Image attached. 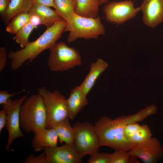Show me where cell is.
Segmentation results:
<instances>
[{
	"label": "cell",
	"instance_id": "10",
	"mask_svg": "<svg viewBox=\"0 0 163 163\" xmlns=\"http://www.w3.org/2000/svg\"><path fill=\"white\" fill-rule=\"evenodd\" d=\"M105 4L103 11L106 20L117 24L132 19L140 11V7H135L134 2L131 0L112 1Z\"/></svg>",
	"mask_w": 163,
	"mask_h": 163
},
{
	"label": "cell",
	"instance_id": "8",
	"mask_svg": "<svg viewBox=\"0 0 163 163\" xmlns=\"http://www.w3.org/2000/svg\"><path fill=\"white\" fill-rule=\"evenodd\" d=\"M72 127L75 147L82 158L98 151L101 146L94 125L88 121L77 122Z\"/></svg>",
	"mask_w": 163,
	"mask_h": 163
},
{
	"label": "cell",
	"instance_id": "7",
	"mask_svg": "<svg viewBox=\"0 0 163 163\" xmlns=\"http://www.w3.org/2000/svg\"><path fill=\"white\" fill-rule=\"evenodd\" d=\"M82 158L76 150L74 144L65 143L60 146L47 148L37 156L30 155L26 163H82Z\"/></svg>",
	"mask_w": 163,
	"mask_h": 163
},
{
	"label": "cell",
	"instance_id": "26",
	"mask_svg": "<svg viewBox=\"0 0 163 163\" xmlns=\"http://www.w3.org/2000/svg\"><path fill=\"white\" fill-rule=\"evenodd\" d=\"M140 126L138 122L131 123L126 124L124 129V133L125 137L131 141V139Z\"/></svg>",
	"mask_w": 163,
	"mask_h": 163
},
{
	"label": "cell",
	"instance_id": "5",
	"mask_svg": "<svg viewBox=\"0 0 163 163\" xmlns=\"http://www.w3.org/2000/svg\"><path fill=\"white\" fill-rule=\"evenodd\" d=\"M38 93L42 97L46 111V128H53L57 123L69 117L66 99L59 91L52 92L42 87L38 89Z\"/></svg>",
	"mask_w": 163,
	"mask_h": 163
},
{
	"label": "cell",
	"instance_id": "12",
	"mask_svg": "<svg viewBox=\"0 0 163 163\" xmlns=\"http://www.w3.org/2000/svg\"><path fill=\"white\" fill-rule=\"evenodd\" d=\"M139 7L146 26L154 28L163 22V0H143Z\"/></svg>",
	"mask_w": 163,
	"mask_h": 163
},
{
	"label": "cell",
	"instance_id": "6",
	"mask_svg": "<svg viewBox=\"0 0 163 163\" xmlns=\"http://www.w3.org/2000/svg\"><path fill=\"white\" fill-rule=\"evenodd\" d=\"M50 50L47 63L51 71L63 72L82 65L78 52L64 42L56 43Z\"/></svg>",
	"mask_w": 163,
	"mask_h": 163
},
{
	"label": "cell",
	"instance_id": "25",
	"mask_svg": "<svg viewBox=\"0 0 163 163\" xmlns=\"http://www.w3.org/2000/svg\"><path fill=\"white\" fill-rule=\"evenodd\" d=\"M111 154L96 152L90 155L88 163H110Z\"/></svg>",
	"mask_w": 163,
	"mask_h": 163
},
{
	"label": "cell",
	"instance_id": "3",
	"mask_svg": "<svg viewBox=\"0 0 163 163\" xmlns=\"http://www.w3.org/2000/svg\"><path fill=\"white\" fill-rule=\"evenodd\" d=\"M21 126L27 133L46 128V113L42 97L33 94L24 101L20 110Z\"/></svg>",
	"mask_w": 163,
	"mask_h": 163
},
{
	"label": "cell",
	"instance_id": "33",
	"mask_svg": "<svg viewBox=\"0 0 163 163\" xmlns=\"http://www.w3.org/2000/svg\"><path fill=\"white\" fill-rule=\"evenodd\" d=\"M101 4H106L108 2L109 0H100Z\"/></svg>",
	"mask_w": 163,
	"mask_h": 163
},
{
	"label": "cell",
	"instance_id": "23",
	"mask_svg": "<svg viewBox=\"0 0 163 163\" xmlns=\"http://www.w3.org/2000/svg\"><path fill=\"white\" fill-rule=\"evenodd\" d=\"M152 136L151 130L147 125H140L130 140L136 144L146 141L151 138Z\"/></svg>",
	"mask_w": 163,
	"mask_h": 163
},
{
	"label": "cell",
	"instance_id": "4",
	"mask_svg": "<svg viewBox=\"0 0 163 163\" xmlns=\"http://www.w3.org/2000/svg\"><path fill=\"white\" fill-rule=\"evenodd\" d=\"M105 31L99 16L87 18L75 13L71 20L67 22L64 32H69L67 42L71 43L78 38L97 39L104 34Z\"/></svg>",
	"mask_w": 163,
	"mask_h": 163
},
{
	"label": "cell",
	"instance_id": "30",
	"mask_svg": "<svg viewBox=\"0 0 163 163\" xmlns=\"http://www.w3.org/2000/svg\"><path fill=\"white\" fill-rule=\"evenodd\" d=\"M7 113L5 110L3 108L0 111V133H1L7 123Z\"/></svg>",
	"mask_w": 163,
	"mask_h": 163
},
{
	"label": "cell",
	"instance_id": "1",
	"mask_svg": "<svg viewBox=\"0 0 163 163\" xmlns=\"http://www.w3.org/2000/svg\"><path fill=\"white\" fill-rule=\"evenodd\" d=\"M67 22L61 19L47 28L37 40L29 42L23 48L15 51H11L8 56L11 60L10 66L13 70L19 69L26 61L32 62L43 51L50 50L61 37L64 32Z\"/></svg>",
	"mask_w": 163,
	"mask_h": 163
},
{
	"label": "cell",
	"instance_id": "14",
	"mask_svg": "<svg viewBox=\"0 0 163 163\" xmlns=\"http://www.w3.org/2000/svg\"><path fill=\"white\" fill-rule=\"evenodd\" d=\"M69 118L74 119L78 113L88 104L86 96L84 94L79 86L75 87L71 91L69 97L66 99Z\"/></svg>",
	"mask_w": 163,
	"mask_h": 163
},
{
	"label": "cell",
	"instance_id": "11",
	"mask_svg": "<svg viewBox=\"0 0 163 163\" xmlns=\"http://www.w3.org/2000/svg\"><path fill=\"white\" fill-rule=\"evenodd\" d=\"M129 152L130 155L139 158L144 163H156L163 158V147L157 138L152 137L135 145Z\"/></svg>",
	"mask_w": 163,
	"mask_h": 163
},
{
	"label": "cell",
	"instance_id": "17",
	"mask_svg": "<svg viewBox=\"0 0 163 163\" xmlns=\"http://www.w3.org/2000/svg\"><path fill=\"white\" fill-rule=\"evenodd\" d=\"M75 13L81 16L95 18L98 16L100 0H74Z\"/></svg>",
	"mask_w": 163,
	"mask_h": 163
},
{
	"label": "cell",
	"instance_id": "28",
	"mask_svg": "<svg viewBox=\"0 0 163 163\" xmlns=\"http://www.w3.org/2000/svg\"><path fill=\"white\" fill-rule=\"evenodd\" d=\"M30 15L29 22L35 28L39 25H44V23L38 14L34 13H29Z\"/></svg>",
	"mask_w": 163,
	"mask_h": 163
},
{
	"label": "cell",
	"instance_id": "18",
	"mask_svg": "<svg viewBox=\"0 0 163 163\" xmlns=\"http://www.w3.org/2000/svg\"><path fill=\"white\" fill-rule=\"evenodd\" d=\"M29 13H35L39 15L43 20L44 25L47 28L62 19L55 10L52 9L48 6L40 3H33Z\"/></svg>",
	"mask_w": 163,
	"mask_h": 163
},
{
	"label": "cell",
	"instance_id": "13",
	"mask_svg": "<svg viewBox=\"0 0 163 163\" xmlns=\"http://www.w3.org/2000/svg\"><path fill=\"white\" fill-rule=\"evenodd\" d=\"M34 133L31 145L35 152H39L47 148L57 146L59 136L54 128H44L35 131Z\"/></svg>",
	"mask_w": 163,
	"mask_h": 163
},
{
	"label": "cell",
	"instance_id": "16",
	"mask_svg": "<svg viewBox=\"0 0 163 163\" xmlns=\"http://www.w3.org/2000/svg\"><path fill=\"white\" fill-rule=\"evenodd\" d=\"M33 3L31 0H11L8 8L1 16L2 21L8 24L14 16L21 13L29 11Z\"/></svg>",
	"mask_w": 163,
	"mask_h": 163
},
{
	"label": "cell",
	"instance_id": "20",
	"mask_svg": "<svg viewBox=\"0 0 163 163\" xmlns=\"http://www.w3.org/2000/svg\"><path fill=\"white\" fill-rule=\"evenodd\" d=\"M53 2L58 14L67 22H69L75 13L74 0H53Z\"/></svg>",
	"mask_w": 163,
	"mask_h": 163
},
{
	"label": "cell",
	"instance_id": "31",
	"mask_svg": "<svg viewBox=\"0 0 163 163\" xmlns=\"http://www.w3.org/2000/svg\"><path fill=\"white\" fill-rule=\"evenodd\" d=\"M11 0H0V14H2L6 10Z\"/></svg>",
	"mask_w": 163,
	"mask_h": 163
},
{
	"label": "cell",
	"instance_id": "24",
	"mask_svg": "<svg viewBox=\"0 0 163 163\" xmlns=\"http://www.w3.org/2000/svg\"><path fill=\"white\" fill-rule=\"evenodd\" d=\"M130 156L129 151L115 150L111 154L110 163H129Z\"/></svg>",
	"mask_w": 163,
	"mask_h": 163
},
{
	"label": "cell",
	"instance_id": "15",
	"mask_svg": "<svg viewBox=\"0 0 163 163\" xmlns=\"http://www.w3.org/2000/svg\"><path fill=\"white\" fill-rule=\"evenodd\" d=\"M108 66L107 62L101 58L98 59L95 62L91 63L89 72L79 85L86 96L94 86L98 77Z\"/></svg>",
	"mask_w": 163,
	"mask_h": 163
},
{
	"label": "cell",
	"instance_id": "2",
	"mask_svg": "<svg viewBox=\"0 0 163 163\" xmlns=\"http://www.w3.org/2000/svg\"><path fill=\"white\" fill-rule=\"evenodd\" d=\"M125 116L112 119L104 116L94 123L95 131L101 146L110 147L114 150L129 151L135 145L125 136L124 129L128 124Z\"/></svg>",
	"mask_w": 163,
	"mask_h": 163
},
{
	"label": "cell",
	"instance_id": "19",
	"mask_svg": "<svg viewBox=\"0 0 163 163\" xmlns=\"http://www.w3.org/2000/svg\"><path fill=\"white\" fill-rule=\"evenodd\" d=\"M69 118H67L59 122L53 128L57 132L59 141L66 144H74V131L71 125Z\"/></svg>",
	"mask_w": 163,
	"mask_h": 163
},
{
	"label": "cell",
	"instance_id": "22",
	"mask_svg": "<svg viewBox=\"0 0 163 163\" xmlns=\"http://www.w3.org/2000/svg\"><path fill=\"white\" fill-rule=\"evenodd\" d=\"M34 28L35 27L29 22L15 34L13 39L22 48H23L29 42V36Z\"/></svg>",
	"mask_w": 163,
	"mask_h": 163
},
{
	"label": "cell",
	"instance_id": "27",
	"mask_svg": "<svg viewBox=\"0 0 163 163\" xmlns=\"http://www.w3.org/2000/svg\"><path fill=\"white\" fill-rule=\"evenodd\" d=\"M7 61V52L4 47H0V72L4 69Z\"/></svg>",
	"mask_w": 163,
	"mask_h": 163
},
{
	"label": "cell",
	"instance_id": "29",
	"mask_svg": "<svg viewBox=\"0 0 163 163\" xmlns=\"http://www.w3.org/2000/svg\"><path fill=\"white\" fill-rule=\"evenodd\" d=\"M21 92L17 93L10 94L8 93L7 91L6 90L0 91V104L2 105L5 103L9 98H11V97H13Z\"/></svg>",
	"mask_w": 163,
	"mask_h": 163
},
{
	"label": "cell",
	"instance_id": "9",
	"mask_svg": "<svg viewBox=\"0 0 163 163\" xmlns=\"http://www.w3.org/2000/svg\"><path fill=\"white\" fill-rule=\"evenodd\" d=\"M28 93L20 98L12 100L9 98L5 103L1 105L7 113V123L6 128L8 132V142L5 150L8 151L10 146L16 138L24 136V135L20 129V110L21 105L27 97Z\"/></svg>",
	"mask_w": 163,
	"mask_h": 163
},
{
	"label": "cell",
	"instance_id": "32",
	"mask_svg": "<svg viewBox=\"0 0 163 163\" xmlns=\"http://www.w3.org/2000/svg\"><path fill=\"white\" fill-rule=\"evenodd\" d=\"M33 3H38L54 8L53 0H31Z\"/></svg>",
	"mask_w": 163,
	"mask_h": 163
},
{
	"label": "cell",
	"instance_id": "21",
	"mask_svg": "<svg viewBox=\"0 0 163 163\" xmlns=\"http://www.w3.org/2000/svg\"><path fill=\"white\" fill-rule=\"evenodd\" d=\"M30 15L28 12L20 13L14 17L9 22L6 30L12 34H15L22 27L29 21Z\"/></svg>",
	"mask_w": 163,
	"mask_h": 163
}]
</instances>
